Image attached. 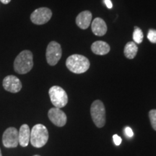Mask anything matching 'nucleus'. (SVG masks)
<instances>
[{"label":"nucleus","mask_w":156,"mask_h":156,"mask_svg":"<svg viewBox=\"0 0 156 156\" xmlns=\"http://www.w3.org/2000/svg\"><path fill=\"white\" fill-rule=\"evenodd\" d=\"M14 70L20 75L28 73L34 67V55L29 50L21 51L14 61Z\"/></svg>","instance_id":"f257e3e1"},{"label":"nucleus","mask_w":156,"mask_h":156,"mask_svg":"<svg viewBox=\"0 0 156 156\" xmlns=\"http://www.w3.org/2000/svg\"><path fill=\"white\" fill-rule=\"evenodd\" d=\"M90 61L85 56L80 54H73L69 56L66 61L67 69L75 74H83L90 68Z\"/></svg>","instance_id":"f03ea898"},{"label":"nucleus","mask_w":156,"mask_h":156,"mask_svg":"<svg viewBox=\"0 0 156 156\" xmlns=\"http://www.w3.org/2000/svg\"><path fill=\"white\" fill-rule=\"evenodd\" d=\"M48 132L46 126L41 124H36L30 131V141L34 147L40 148L47 143Z\"/></svg>","instance_id":"7ed1b4c3"},{"label":"nucleus","mask_w":156,"mask_h":156,"mask_svg":"<svg viewBox=\"0 0 156 156\" xmlns=\"http://www.w3.org/2000/svg\"><path fill=\"white\" fill-rule=\"evenodd\" d=\"M90 114L92 119L98 128H102L106 124V108L104 104L100 100L93 101L90 107Z\"/></svg>","instance_id":"20e7f679"},{"label":"nucleus","mask_w":156,"mask_h":156,"mask_svg":"<svg viewBox=\"0 0 156 156\" xmlns=\"http://www.w3.org/2000/svg\"><path fill=\"white\" fill-rule=\"evenodd\" d=\"M48 95L52 104L56 108H62L67 104V94L62 87L57 85L52 86L48 90Z\"/></svg>","instance_id":"39448f33"},{"label":"nucleus","mask_w":156,"mask_h":156,"mask_svg":"<svg viewBox=\"0 0 156 156\" xmlns=\"http://www.w3.org/2000/svg\"><path fill=\"white\" fill-rule=\"evenodd\" d=\"M62 46L56 41H51L48 44L46 51V58L47 63L50 66H55L62 58Z\"/></svg>","instance_id":"423d86ee"},{"label":"nucleus","mask_w":156,"mask_h":156,"mask_svg":"<svg viewBox=\"0 0 156 156\" xmlns=\"http://www.w3.org/2000/svg\"><path fill=\"white\" fill-rule=\"evenodd\" d=\"M52 17V11L48 7H40L33 12L30 15V20L35 25H44Z\"/></svg>","instance_id":"0eeeda50"},{"label":"nucleus","mask_w":156,"mask_h":156,"mask_svg":"<svg viewBox=\"0 0 156 156\" xmlns=\"http://www.w3.org/2000/svg\"><path fill=\"white\" fill-rule=\"evenodd\" d=\"M2 143L5 147L13 148L19 145L18 132L15 127H9L2 135Z\"/></svg>","instance_id":"6e6552de"},{"label":"nucleus","mask_w":156,"mask_h":156,"mask_svg":"<svg viewBox=\"0 0 156 156\" xmlns=\"http://www.w3.org/2000/svg\"><path fill=\"white\" fill-rule=\"evenodd\" d=\"M48 116L51 122L58 127L64 126L67 123V115L58 108L54 107L51 108L48 112Z\"/></svg>","instance_id":"1a4fd4ad"},{"label":"nucleus","mask_w":156,"mask_h":156,"mask_svg":"<svg viewBox=\"0 0 156 156\" xmlns=\"http://www.w3.org/2000/svg\"><path fill=\"white\" fill-rule=\"evenodd\" d=\"M3 87L5 90L12 93H16L20 91L23 85L19 78L15 75H8L3 80Z\"/></svg>","instance_id":"9d476101"},{"label":"nucleus","mask_w":156,"mask_h":156,"mask_svg":"<svg viewBox=\"0 0 156 156\" xmlns=\"http://www.w3.org/2000/svg\"><path fill=\"white\" fill-rule=\"evenodd\" d=\"M92 13L88 10L81 12L76 17V24L80 28L85 30L88 28L92 21Z\"/></svg>","instance_id":"9b49d317"},{"label":"nucleus","mask_w":156,"mask_h":156,"mask_svg":"<svg viewBox=\"0 0 156 156\" xmlns=\"http://www.w3.org/2000/svg\"><path fill=\"white\" fill-rule=\"evenodd\" d=\"M91 29L93 34L97 36H103L107 32L106 23L102 18L96 17L91 23Z\"/></svg>","instance_id":"f8f14e48"},{"label":"nucleus","mask_w":156,"mask_h":156,"mask_svg":"<svg viewBox=\"0 0 156 156\" xmlns=\"http://www.w3.org/2000/svg\"><path fill=\"white\" fill-rule=\"evenodd\" d=\"M30 130L28 124H23L18 132L19 145L22 147H27L30 141Z\"/></svg>","instance_id":"ddd939ff"},{"label":"nucleus","mask_w":156,"mask_h":156,"mask_svg":"<svg viewBox=\"0 0 156 156\" xmlns=\"http://www.w3.org/2000/svg\"><path fill=\"white\" fill-rule=\"evenodd\" d=\"M91 50L96 55H106L110 51L111 48L108 44L102 41H97L91 45Z\"/></svg>","instance_id":"4468645a"},{"label":"nucleus","mask_w":156,"mask_h":156,"mask_svg":"<svg viewBox=\"0 0 156 156\" xmlns=\"http://www.w3.org/2000/svg\"><path fill=\"white\" fill-rule=\"evenodd\" d=\"M138 51V46L134 41H129L125 45L124 49V56L129 59H132L135 57Z\"/></svg>","instance_id":"2eb2a0df"},{"label":"nucleus","mask_w":156,"mask_h":156,"mask_svg":"<svg viewBox=\"0 0 156 156\" xmlns=\"http://www.w3.org/2000/svg\"><path fill=\"white\" fill-rule=\"evenodd\" d=\"M134 32H133V40L135 44H140L142 42L144 38V35L142 30L138 27L135 26L134 28Z\"/></svg>","instance_id":"dca6fc26"},{"label":"nucleus","mask_w":156,"mask_h":156,"mask_svg":"<svg viewBox=\"0 0 156 156\" xmlns=\"http://www.w3.org/2000/svg\"><path fill=\"white\" fill-rule=\"evenodd\" d=\"M149 118L152 127L156 131V109H152L150 111Z\"/></svg>","instance_id":"f3484780"},{"label":"nucleus","mask_w":156,"mask_h":156,"mask_svg":"<svg viewBox=\"0 0 156 156\" xmlns=\"http://www.w3.org/2000/svg\"><path fill=\"white\" fill-rule=\"evenodd\" d=\"M147 38L153 44H156V30L150 29L147 33Z\"/></svg>","instance_id":"a211bd4d"},{"label":"nucleus","mask_w":156,"mask_h":156,"mask_svg":"<svg viewBox=\"0 0 156 156\" xmlns=\"http://www.w3.org/2000/svg\"><path fill=\"white\" fill-rule=\"evenodd\" d=\"M113 140H114V144L116 145H119L122 143V138L119 135H117V134H114L113 136Z\"/></svg>","instance_id":"6ab92c4d"},{"label":"nucleus","mask_w":156,"mask_h":156,"mask_svg":"<svg viewBox=\"0 0 156 156\" xmlns=\"http://www.w3.org/2000/svg\"><path fill=\"white\" fill-rule=\"evenodd\" d=\"M124 132H125L126 135L128 137H132V136H134L133 131H132V129L129 127V126H126L125 128V129H124Z\"/></svg>","instance_id":"aec40b11"},{"label":"nucleus","mask_w":156,"mask_h":156,"mask_svg":"<svg viewBox=\"0 0 156 156\" xmlns=\"http://www.w3.org/2000/svg\"><path fill=\"white\" fill-rule=\"evenodd\" d=\"M104 3H105V5H106L107 8L112 9L113 7L112 2L111 1V0H104Z\"/></svg>","instance_id":"412c9836"},{"label":"nucleus","mask_w":156,"mask_h":156,"mask_svg":"<svg viewBox=\"0 0 156 156\" xmlns=\"http://www.w3.org/2000/svg\"><path fill=\"white\" fill-rule=\"evenodd\" d=\"M0 2L2 4H4V5H7V4L10 2L11 0H0Z\"/></svg>","instance_id":"4be33fe9"},{"label":"nucleus","mask_w":156,"mask_h":156,"mask_svg":"<svg viewBox=\"0 0 156 156\" xmlns=\"http://www.w3.org/2000/svg\"><path fill=\"white\" fill-rule=\"evenodd\" d=\"M0 156H2V152H1V149H0Z\"/></svg>","instance_id":"5701e85b"},{"label":"nucleus","mask_w":156,"mask_h":156,"mask_svg":"<svg viewBox=\"0 0 156 156\" xmlns=\"http://www.w3.org/2000/svg\"><path fill=\"white\" fill-rule=\"evenodd\" d=\"M34 156H40V155H34Z\"/></svg>","instance_id":"b1692460"}]
</instances>
